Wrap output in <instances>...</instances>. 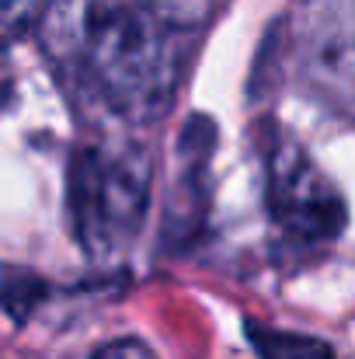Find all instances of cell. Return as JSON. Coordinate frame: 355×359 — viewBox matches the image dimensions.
Segmentation results:
<instances>
[{"instance_id": "5", "label": "cell", "mask_w": 355, "mask_h": 359, "mask_svg": "<svg viewBox=\"0 0 355 359\" xmlns=\"http://www.w3.org/2000/svg\"><path fill=\"white\" fill-rule=\"evenodd\" d=\"M244 332H247V342L254 346L258 359H335V349L317 335L282 332V328H268L261 321H247Z\"/></svg>"}, {"instance_id": "7", "label": "cell", "mask_w": 355, "mask_h": 359, "mask_svg": "<svg viewBox=\"0 0 355 359\" xmlns=\"http://www.w3.org/2000/svg\"><path fill=\"white\" fill-rule=\"evenodd\" d=\"M91 359H157V356L139 339H116V342H105Z\"/></svg>"}, {"instance_id": "2", "label": "cell", "mask_w": 355, "mask_h": 359, "mask_svg": "<svg viewBox=\"0 0 355 359\" xmlns=\"http://www.w3.org/2000/svg\"><path fill=\"white\" fill-rule=\"evenodd\" d=\"M67 206L77 244L102 265L118 262L150 206L146 154L118 143L81 147L70 161Z\"/></svg>"}, {"instance_id": "3", "label": "cell", "mask_w": 355, "mask_h": 359, "mask_svg": "<svg viewBox=\"0 0 355 359\" xmlns=\"http://www.w3.org/2000/svg\"><path fill=\"white\" fill-rule=\"evenodd\" d=\"M289 32L303 88L355 122V0H296Z\"/></svg>"}, {"instance_id": "1", "label": "cell", "mask_w": 355, "mask_h": 359, "mask_svg": "<svg viewBox=\"0 0 355 359\" xmlns=\"http://www.w3.org/2000/svg\"><path fill=\"white\" fill-rule=\"evenodd\" d=\"M213 0H49L39 42L63 81L116 119H164L185 84Z\"/></svg>"}, {"instance_id": "4", "label": "cell", "mask_w": 355, "mask_h": 359, "mask_svg": "<svg viewBox=\"0 0 355 359\" xmlns=\"http://www.w3.org/2000/svg\"><path fill=\"white\" fill-rule=\"evenodd\" d=\"M268 213L275 227L296 244L338 241L349 224L345 196L293 140L275 133L268 147Z\"/></svg>"}, {"instance_id": "6", "label": "cell", "mask_w": 355, "mask_h": 359, "mask_svg": "<svg viewBox=\"0 0 355 359\" xmlns=\"http://www.w3.org/2000/svg\"><path fill=\"white\" fill-rule=\"evenodd\" d=\"M49 286L32 276V272H18V269H7L4 272V307L14 321H25L42 300H46Z\"/></svg>"}]
</instances>
